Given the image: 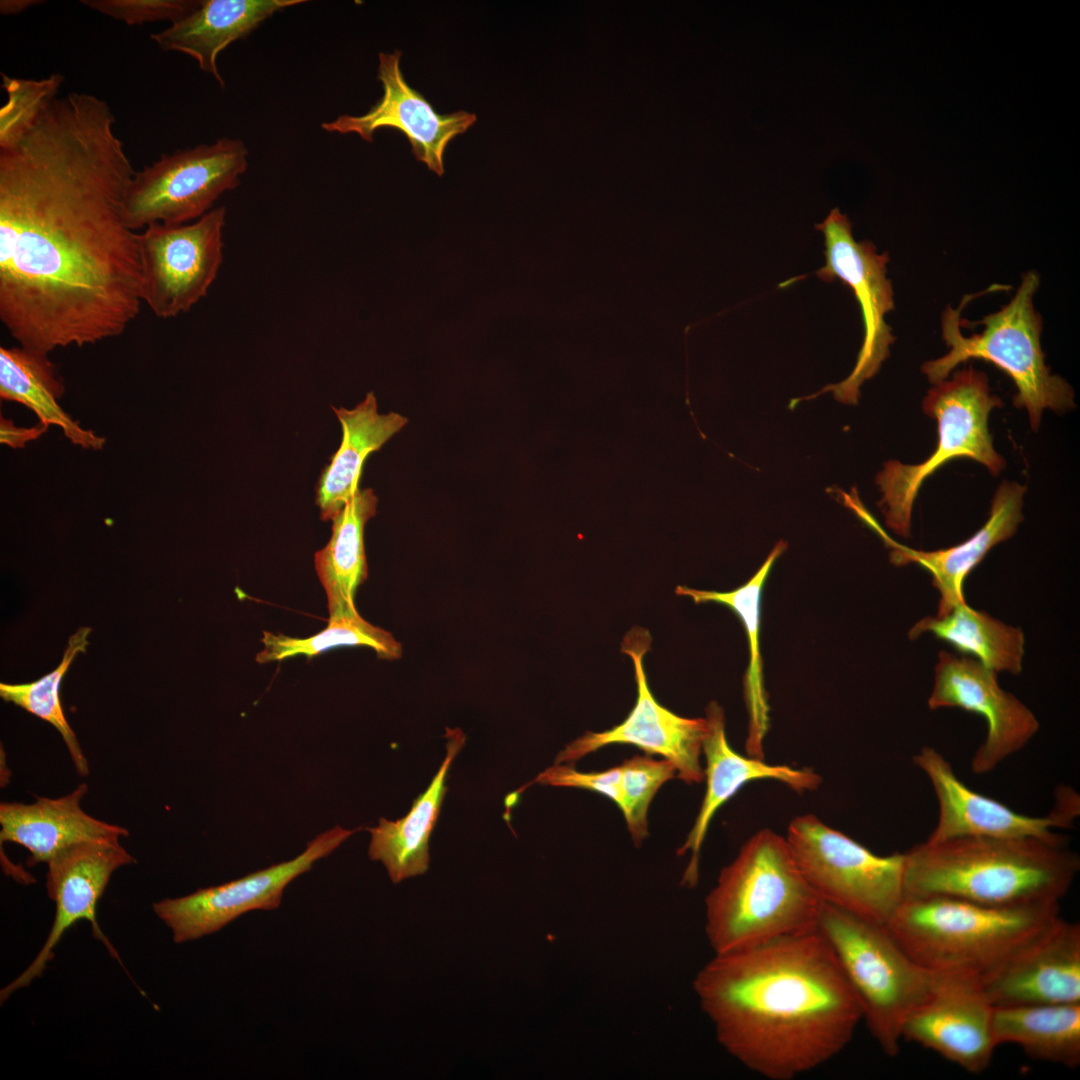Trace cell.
<instances>
[{
	"mask_svg": "<svg viewBox=\"0 0 1080 1080\" xmlns=\"http://www.w3.org/2000/svg\"><path fill=\"white\" fill-rule=\"evenodd\" d=\"M115 122L105 100L70 92L0 149V320L28 350L117 337L140 312L137 233L122 215L136 171Z\"/></svg>",
	"mask_w": 1080,
	"mask_h": 1080,
	"instance_id": "obj_1",
	"label": "cell"
},
{
	"mask_svg": "<svg viewBox=\"0 0 1080 1080\" xmlns=\"http://www.w3.org/2000/svg\"><path fill=\"white\" fill-rule=\"evenodd\" d=\"M693 989L724 1050L769 1080L838 1055L862 1021L858 999L816 929L714 954Z\"/></svg>",
	"mask_w": 1080,
	"mask_h": 1080,
	"instance_id": "obj_2",
	"label": "cell"
},
{
	"mask_svg": "<svg viewBox=\"0 0 1080 1080\" xmlns=\"http://www.w3.org/2000/svg\"><path fill=\"white\" fill-rule=\"evenodd\" d=\"M1080 868L1065 840L962 837L904 852L905 897L995 906L1060 902Z\"/></svg>",
	"mask_w": 1080,
	"mask_h": 1080,
	"instance_id": "obj_3",
	"label": "cell"
},
{
	"mask_svg": "<svg viewBox=\"0 0 1080 1080\" xmlns=\"http://www.w3.org/2000/svg\"><path fill=\"white\" fill-rule=\"evenodd\" d=\"M824 902L802 874L785 837L752 835L725 866L705 900V933L714 954L817 929Z\"/></svg>",
	"mask_w": 1080,
	"mask_h": 1080,
	"instance_id": "obj_4",
	"label": "cell"
},
{
	"mask_svg": "<svg viewBox=\"0 0 1080 1080\" xmlns=\"http://www.w3.org/2000/svg\"><path fill=\"white\" fill-rule=\"evenodd\" d=\"M1059 903L995 906L905 897L884 925L929 972L981 981L1059 918Z\"/></svg>",
	"mask_w": 1080,
	"mask_h": 1080,
	"instance_id": "obj_5",
	"label": "cell"
},
{
	"mask_svg": "<svg viewBox=\"0 0 1080 1080\" xmlns=\"http://www.w3.org/2000/svg\"><path fill=\"white\" fill-rule=\"evenodd\" d=\"M1040 285L1037 272L1022 275L1010 301L998 311L973 324L983 326L980 333L965 336L961 331L964 307L977 294H967L957 308L948 305L941 316L942 338L948 352L922 365V372L933 385L950 376L969 359L990 362L1014 382L1017 394L1013 402L1025 408L1030 425L1037 431L1045 409L1067 411L1075 406L1074 391L1062 377L1052 374L1041 347L1042 317L1033 304Z\"/></svg>",
	"mask_w": 1080,
	"mask_h": 1080,
	"instance_id": "obj_6",
	"label": "cell"
},
{
	"mask_svg": "<svg viewBox=\"0 0 1080 1080\" xmlns=\"http://www.w3.org/2000/svg\"><path fill=\"white\" fill-rule=\"evenodd\" d=\"M817 930L832 948L872 1037L886 1055L896 1056L904 1025L932 994L935 974L918 964L884 924L825 902Z\"/></svg>",
	"mask_w": 1080,
	"mask_h": 1080,
	"instance_id": "obj_7",
	"label": "cell"
},
{
	"mask_svg": "<svg viewBox=\"0 0 1080 1080\" xmlns=\"http://www.w3.org/2000/svg\"><path fill=\"white\" fill-rule=\"evenodd\" d=\"M1001 406V399L990 392L987 375L973 366L934 384L922 403L926 415L937 422L934 452L915 465L890 460L876 476L882 492L877 504L888 527L904 538L910 536L912 508L919 489L930 475L953 459L969 458L983 464L993 476L1000 474L1006 463L994 449L988 420L991 410Z\"/></svg>",
	"mask_w": 1080,
	"mask_h": 1080,
	"instance_id": "obj_8",
	"label": "cell"
},
{
	"mask_svg": "<svg viewBox=\"0 0 1080 1080\" xmlns=\"http://www.w3.org/2000/svg\"><path fill=\"white\" fill-rule=\"evenodd\" d=\"M785 838L823 902L885 924L905 899L904 853L877 855L811 814L795 817Z\"/></svg>",
	"mask_w": 1080,
	"mask_h": 1080,
	"instance_id": "obj_9",
	"label": "cell"
},
{
	"mask_svg": "<svg viewBox=\"0 0 1080 1080\" xmlns=\"http://www.w3.org/2000/svg\"><path fill=\"white\" fill-rule=\"evenodd\" d=\"M247 157L244 143L230 138L162 155L131 179L122 205L126 226L136 231L201 218L222 194L239 185Z\"/></svg>",
	"mask_w": 1080,
	"mask_h": 1080,
	"instance_id": "obj_10",
	"label": "cell"
},
{
	"mask_svg": "<svg viewBox=\"0 0 1080 1080\" xmlns=\"http://www.w3.org/2000/svg\"><path fill=\"white\" fill-rule=\"evenodd\" d=\"M815 228L824 234L826 258L825 265L815 274L829 283L838 278L853 290L862 313L864 338L857 362L846 379L791 403L796 405L832 391L837 401L856 405L860 386L879 371L895 340L885 321V315L894 309L892 284L886 275L889 256L887 252L879 254L869 241L857 242L850 220L837 207Z\"/></svg>",
	"mask_w": 1080,
	"mask_h": 1080,
	"instance_id": "obj_11",
	"label": "cell"
},
{
	"mask_svg": "<svg viewBox=\"0 0 1080 1080\" xmlns=\"http://www.w3.org/2000/svg\"><path fill=\"white\" fill-rule=\"evenodd\" d=\"M225 219L219 206L193 222L137 233L141 298L156 317L174 318L206 296L223 260Z\"/></svg>",
	"mask_w": 1080,
	"mask_h": 1080,
	"instance_id": "obj_12",
	"label": "cell"
},
{
	"mask_svg": "<svg viewBox=\"0 0 1080 1080\" xmlns=\"http://www.w3.org/2000/svg\"><path fill=\"white\" fill-rule=\"evenodd\" d=\"M650 643L649 632L639 627L628 632L622 642V651L632 659L637 685L636 701L627 717L608 730L588 731L573 740L557 754L555 764L573 762L611 744H629L671 762L676 777L685 783L703 781L701 756L707 720L679 716L654 697L643 665Z\"/></svg>",
	"mask_w": 1080,
	"mask_h": 1080,
	"instance_id": "obj_13",
	"label": "cell"
},
{
	"mask_svg": "<svg viewBox=\"0 0 1080 1080\" xmlns=\"http://www.w3.org/2000/svg\"><path fill=\"white\" fill-rule=\"evenodd\" d=\"M360 829L335 826L308 842L293 859L183 897L160 900L153 910L171 930L174 942L184 943L214 934L245 913L278 909L285 888L294 879Z\"/></svg>",
	"mask_w": 1080,
	"mask_h": 1080,
	"instance_id": "obj_14",
	"label": "cell"
},
{
	"mask_svg": "<svg viewBox=\"0 0 1080 1080\" xmlns=\"http://www.w3.org/2000/svg\"><path fill=\"white\" fill-rule=\"evenodd\" d=\"M913 761L930 781L938 803L937 823L926 840L930 843L962 837L1063 841L1055 829L1071 828L1080 813L1079 795L1068 786L1058 787L1046 816L1032 817L970 789L933 747H922Z\"/></svg>",
	"mask_w": 1080,
	"mask_h": 1080,
	"instance_id": "obj_15",
	"label": "cell"
},
{
	"mask_svg": "<svg viewBox=\"0 0 1080 1080\" xmlns=\"http://www.w3.org/2000/svg\"><path fill=\"white\" fill-rule=\"evenodd\" d=\"M928 706L931 710L961 708L985 720L987 735L971 760L975 774L994 770L1022 749L1039 729L1033 712L1001 688L995 671L972 657L945 650L938 654Z\"/></svg>",
	"mask_w": 1080,
	"mask_h": 1080,
	"instance_id": "obj_16",
	"label": "cell"
},
{
	"mask_svg": "<svg viewBox=\"0 0 1080 1080\" xmlns=\"http://www.w3.org/2000/svg\"><path fill=\"white\" fill-rule=\"evenodd\" d=\"M134 861L133 856L119 843V838L100 837L76 843L47 862V892L56 906L53 926L30 966L1 990V1002L41 976L64 933L81 919L91 923L94 937L101 940L120 961L98 925L96 906L114 871Z\"/></svg>",
	"mask_w": 1080,
	"mask_h": 1080,
	"instance_id": "obj_17",
	"label": "cell"
},
{
	"mask_svg": "<svg viewBox=\"0 0 1080 1080\" xmlns=\"http://www.w3.org/2000/svg\"><path fill=\"white\" fill-rule=\"evenodd\" d=\"M994 1006L972 977L935 974L930 997L906 1021L902 1038L971 1073L986 1070L998 1046Z\"/></svg>",
	"mask_w": 1080,
	"mask_h": 1080,
	"instance_id": "obj_18",
	"label": "cell"
},
{
	"mask_svg": "<svg viewBox=\"0 0 1080 1080\" xmlns=\"http://www.w3.org/2000/svg\"><path fill=\"white\" fill-rule=\"evenodd\" d=\"M401 55L399 50L379 53L377 78L382 83L383 95L367 113L340 115L333 121L322 123L321 127L331 133H356L368 142H372L377 129L396 128L407 137L415 158L442 176L446 147L475 123L476 115L463 110L437 113L431 103L406 82L400 68Z\"/></svg>",
	"mask_w": 1080,
	"mask_h": 1080,
	"instance_id": "obj_19",
	"label": "cell"
},
{
	"mask_svg": "<svg viewBox=\"0 0 1080 1080\" xmlns=\"http://www.w3.org/2000/svg\"><path fill=\"white\" fill-rule=\"evenodd\" d=\"M980 982L994 1007L1079 1003V923L1060 916Z\"/></svg>",
	"mask_w": 1080,
	"mask_h": 1080,
	"instance_id": "obj_20",
	"label": "cell"
},
{
	"mask_svg": "<svg viewBox=\"0 0 1080 1080\" xmlns=\"http://www.w3.org/2000/svg\"><path fill=\"white\" fill-rule=\"evenodd\" d=\"M708 730L702 754L706 766L704 779L706 791L693 827L678 855L690 853L682 883L693 887L699 878V857L710 822L716 812L747 783L755 780H775L801 793L815 790L821 777L809 768H794L784 764H769L762 758L743 756L729 744L725 732V718L720 705L711 702L706 708Z\"/></svg>",
	"mask_w": 1080,
	"mask_h": 1080,
	"instance_id": "obj_21",
	"label": "cell"
},
{
	"mask_svg": "<svg viewBox=\"0 0 1080 1080\" xmlns=\"http://www.w3.org/2000/svg\"><path fill=\"white\" fill-rule=\"evenodd\" d=\"M1026 488L1004 481L997 488L985 524L967 540L946 549L922 551L896 543L877 523L873 530L891 548L890 561L903 566L915 563L927 570L939 593L936 615L950 612L964 601L963 586L970 572L997 544L1011 538L1023 520L1022 506Z\"/></svg>",
	"mask_w": 1080,
	"mask_h": 1080,
	"instance_id": "obj_22",
	"label": "cell"
},
{
	"mask_svg": "<svg viewBox=\"0 0 1080 1080\" xmlns=\"http://www.w3.org/2000/svg\"><path fill=\"white\" fill-rule=\"evenodd\" d=\"M80 784L60 798L36 797L31 804H0V840L22 845L30 852L29 866L47 863L66 848L94 838L128 836L126 828L88 815L80 806L87 793Z\"/></svg>",
	"mask_w": 1080,
	"mask_h": 1080,
	"instance_id": "obj_23",
	"label": "cell"
},
{
	"mask_svg": "<svg viewBox=\"0 0 1080 1080\" xmlns=\"http://www.w3.org/2000/svg\"><path fill=\"white\" fill-rule=\"evenodd\" d=\"M303 0H200L189 14L150 38L164 51H176L197 61L221 87L225 82L217 58L227 46L247 37L274 13Z\"/></svg>",
	"mask_w": 1080,
	"mask_h": 1080,
	"instance_id": "obj_24",
	"label": "cell"
},
{
	"mask_svg": "<svg viewBox=\"0 0 1080 1080\" xmlns=\"http://www.w3.org/2000/svg\"><path fill=\"white\" fill-rule=\"evenodd\" d=\"M446 756L427 790L413 802L408 814L395 821L380 818L371 834L368 855L386 868L393 883L424 874L429 867V838L447 792L450 766L465 743L459 730L447 731Z\"/></svg>",
	"mask_w": 1080,
	"mask_h": 1080,
	"instance_id": "obj_25",
	"label": "cell"
},
{
	"mask_svg": "<svg viewBox=\"0 0 1080 1080\" xmlns=\"http://www.w3.org/2000/svg\"><path fill=\"white\" fill-rule=\"evenodd\" d=\"M342 427V440L323 469L316 488L321 519L331 520L360 487L367 457L398 433L408 422L396 412L381 414L373 392L352 409L332 406Z\"/></svg>",
	"mask_w": 1080,
	"mask_h": 1080,
	"instance_id": "obj_26",
	"label": "cell"
},
{
	"mask_svg": "<svg viewBox=\"0 0 1080 1080\" xmlns=\"http://www.w3.org/2000/svg\"><path fill=\"white\" fill-rule=\"evenodd\" d=\"M377 505L378 498L374 490L359 487L331 519V537L328 543L315 553V569L327 597L328 620L360 616L354 597L368 575L364 528L376 514Z\"/></svg>",
	"mask_w": 1080,
	"mask_h": 1080,
	"instance_id": "obj_27",
	"label": "cell"
},
{
	"mask_svg": "<svg viewBox=\"0 0 1080 1080\" xmlns=\"http://www.w3.org/2000/svg\"><path fill=\"white\" fill-rule=\"evenodd\" d=\"M63 381L48 355L19 347L0 348V397L32 410L39 421L60 428L74 445L102 449L106 440L84 429L59 404Z\"/></svg>",
	"mask_w": 1080,
	"mask_h": 1080,
	"instance_id": "obj_28",
	"label": "cell"
},
{
	"mask_svg": "<svg viewBox=\"0 0 1080 1080\" xmlns=\"http://www.w3.org/2000/svg\"><path fill=\"white\" fill-rule=\"evenodd\" d=\"M929 633L957 651L972 656L996 673L1022 671L1024 633L982 610L959 602L944 615L926 616L909 630L910 640Z\"/></svg>",
	"mask_w": 1080,
	"mask_h": 1080,
	"instance_id": "obj_29",
	"label": "cell"
},
{
	"mask_svg": "<svg viewBox=\"0 0 1080 1080\" xmlns=\"http://www.w3.org/2000/svg\"><path fill=\"white\" fill-rule=\"evenodd\" d=\"M993 1031L998 1045H1018L1033 1059L1080 1064V1002L994 1007Z\"/></svg>",
	"mask_w": 1080,
	"mask_h": 1080,
	"instance_id": "obj_30",
	"label": "cell"
},
{
	"mask_svg": "<svg viewBox=\"0 0 1080 1080\" xmlns=\"http://www.w3.org/2000/svg\"><path fill=\"white\" fill-rule=\"evenodd\" d=\"M786 548L787 543L783 540L779 541L755 575L747 583L732 591H706L686 586L676 588V594L690 597L695 603L716 602L730 607L743 622L750 652L745 678V698L749 712L746 750L747 755L756 758H764L763 740L769 721L758 645L761 590L774 561Z\"/></svg>",
	"mask_w": 1080,
	"mask_h": 1080,
	"instance_id": "obj_31",
	"label": "cell"
},
{
	"mask_svg": "<svg viewBox=\"0 0 1080 1080\" xmlns=\"http://www.w3.org/2000/svg\"><path fill=\"white\" fill-rule=\"evenodd\" d=\"M90 632V627H81L71 635L60 664L38 680L21 684L0 683V696L4 701L50 723L61 734L80 776L88 775V761L64 715L60 686L74 658L86 651Z\"/></svg>",
	"mask_w": 1080,
	"mask_h": 1080,
	"instance_id": "obj_32",
	"label": "cell"
},
{
	"mask_svg": "<svg viewBox=\"0 0 1080 1080\" xmlns=\"http://www.w3.org/2000/svg\"><path fill=\"white\" fill-rule=\"evenodd\" d=\"M261 642L263 649L256 655V661L260 664L298 655L313 657L341 646H367L373 649L378 657L386 660H395L402 655V646L391 633L372 625L361 616L328 620L325 629L308 638H294L264 631Z\"/></svg>",
	"mask_w": 1080,
	"mask_h": 1080,
	"instance_id": "obj_33",
	"label": "cell"
},
{
	"mask_svg": "<svg viewBox=\"0 0 1080 1080\" xmlns=\"http://www.w3.org/2000/svg\"><path fill=\"white\" fill-rule=\"evenodd\" d=\"M7 101L0 108V149L16 144L36 124L57 98L64 76L55 73L41 79L10 77L1 73Z\"/></svg>",
	"mask_w": 1080,
	"mask_h": 1080,
	"instance_id": "obj_34",
	"label": "cell"
},
{
	"mask_svg": "<svg viewBox=\"0 0 1080 1080\" xmlns=\"http://www.w3.org/2000/svg\"><path fill=\"white\" fill-rule=\"evenodd\" d=\"M621 767L622 804L619 808L635 844L648 835V810L652 799L667 781L677 776L675 766L666 759L635 755Z\"/></svg>",
	"mask_w": 1080,
	"mask_h": 1080,
	"instance_id": "obj_35",
	"label": "cell"
},
{
	"mask_svg": "<svg viewBox=\"0 0 1080 1080\" xmlns=\"http://www.w3.org/2000/svg\"><path fill=\"white\" fill-rule=\"evenodd\" d=\"M200 0H81L84 6L127 25L169 21L192 12Z\"/></svg>",
	"mask_w": 1080,
	"mask_h": 1080,
	"instance_id": "obj_36",
	"label": "cell"
},
{
	"mask_svg": "<svg viewBox=\"0 0 1080 1080\" xmlns=\"http://www.w3.org/2000/svg\"><path fill=\"white\" fill-rule=\"evenodd\" d=\"M532 783L586 789L609 798L618 808L622 804L620 765L604 771L580 772L569 765L555 764L528 785Z\"/></svg>",
	"mask_w": 1080,
	"mask_h": 1080,
	"instance_id": "obj_37",
	"label": "cell"
},
{
	"mask_svg": "<svg viewBox=\"0 0 1080 1080\" xmlns=\"http://www.w3.org/2000/svg\"><path fill=\"white\" fill-rule=\"evenodd\" d=\"M48 427L41 422L32 427H19L12 420L1 417L0 441L11 448H24L28 442L38 439L45 433Z\"/></svg>",
	"mask_w": 1080,
	"mask_h": 1080,
	"instance_id": "obj_38",
	"label": "cell"
},
{
	"mask_svg": "<svg viewBox=\"0 0 1080 1080\" xmlns=\"http://www.w3.org/2000/svg\"><path fill=\"white\" fill-rule=\"evenodd\" d=\"M42 3L44 1L41 0H1L0 13L2 15H16Z\"/></svg>",
	"mask_w": 1080,
	"mask_h": 1080,
	"instance_id": "obj_39",
	"label": "cell"
}]
</instances>
